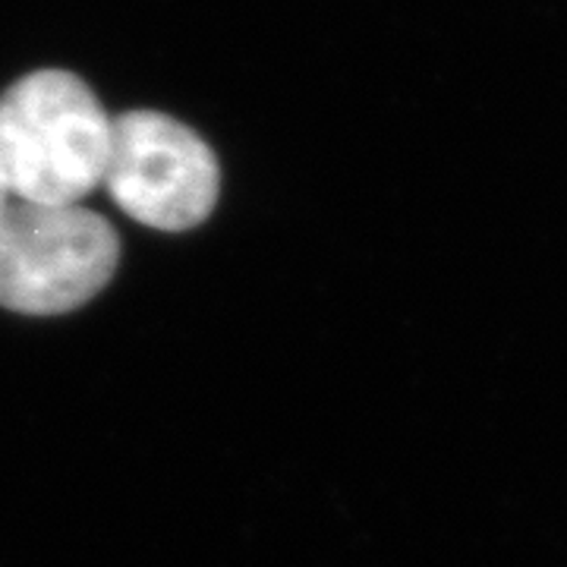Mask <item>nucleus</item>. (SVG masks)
Here are the masks:
<instances>
[{
  "mask_svg": "<svg viewBox=\"0 0 567 567\" xmlns=\"http://www.w3.org/2000/svg\"><path fill=\"white\" fill-rule=\"evenodd\" d=\"M111 121L70 70L20 76L0 95V177L10 199L80 205L104 183Z\"/></svg>",
  "mask_w": 567,
  "mask_h": 567,
  "instance_id": "nucleus-1",
  "label": "nucleus"
},
{
  "mask_svg": "<svg viewBox=\"0 0 567 567\" xmlns=\"http://www.w3.org/2000/svg\"><path fill=\"white\" fill-rule=\"evenodd\" d=\"M121 262V237L82 205L10 199L0 212V306L63 316L99 297Z\"/></svg>",
  "mask_w": 567,
  "mask_h": 567,
  "instance_id": "nucleus-2",
  "label": "nucleus"
},
{
  "mask_svg": "<svg viewBox=\"0 0 567 567\" xmlns=\"http://www.w3.org/2000/svg\"><path fill=\"white\" fill-rule=\"evenodd\" d=\"M104 186L133 221L174 234L215 212L221 167L186 123L162 111H126L111 121Z\"/></svg>",
  "mask_w": 567,
  "mask_h": 567,
  "instance_id": "nucleus-3",
  "label": "nucleus"
},
{
  "mask_svg": "<svg viewBox=\"0 0 567 567\" xmlns=\"http://www.w3.org/2000/svg\"><path fill=\"white\" fill-rule=\"evenodd\" d=\"M7 203H10V193H7V183H3V177H0V212L7 208Z\"/></svg>",
  "mask_w": 567,
  "mask_h": 567,
  "instance_id": "nucleus-4",
  "label": "nucleus"
}]
</instances>
